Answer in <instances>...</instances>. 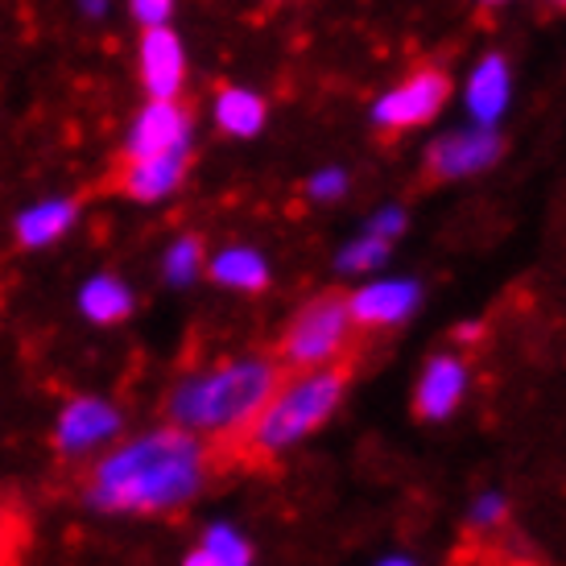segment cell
I'll list each match as a JSON object with an SVG mask.
<instances>
[{"label":"cell","instance_id":"cell-4","mask_svg":"<svg viewBox=\"0 0 566 566\" xmlns=\"http://www.w3.org/2000/svg\"><path fill=\"white\" fill-rule=\"evenodd\" d=\"M360 335L347 306V294L327 290L318 298L302 302L290 315L282 339H277V360L290 373H306V368H327V364H356L360 352Z\"/></svg>","mask_w":566,"mask_h":566},{"label":"cell","instance_id":"cell-21","mask_svg":"<svg viewBox=\"0 0 566 566\" xmlns=\"http://www.w3.org/2000/svg\"><path fill=\"white\" fill-rule=\"evenodd\" d=\"M128 9L142 21V30H149V25H170L174 0H128Z\"/></svg>","mask_w":566,"mask_h":566},{"label":"cell","instance_id":"cell-10","mask_svg":"<svg viewBox=\"0 0 566 566\" xmlns=\"http://www.w3.org/2000/svg\"><path fill=\"white\" fill-rule=\"evenodd\" d=\"M142 83L149 99H174L182 95V83H187V54H182V42L170 25H149L142 33Z\"/></svg>","mask_w":566,"mask_h":566},{"label":"cell","instance_id":"cell-25","mask_svg":"<svg viewBox=\"0 0 566 566\" xmlns=\"http://www.w3.org/2000/svg\"><path fill=\"white\" fill-rule=\"evenodd\" d=\"M501 513H504L501 496H488V501L475 504V521H480V525H488V517H501Z\"/></svg>","mask_w":566,"mask_h":566},{"label":"cell","instance_id":"cell-12","mask_svg":"<svg viewBox=\"0 0 566 566\" xmlns=\"http://www.w3.org/2000/svg\"><path fill=\"white\" fill-rule=\"evenodd\" d=\"M347 306H352V318L360 331H380V327H397L413 315L418 306V285L413 282H377L364 285L356 294H347Z\"/></svg>","mask_w":566,"mask_h":566},{"label":"cell","instance_id":"cell-13","mask_svg":"<svg viewBox=\"0 0 566 566\" xmlns=\"http://www.w3.org/2000/svg\"><path fill=\"white\" fill-rule=\"evenodd\" d=\"M80 220V199H50L17 216V244L21 249H50L75 228Z\"/></svg>","mask_w":566,"mask_h":566},{"label":"cell","instance_id":"cell-17","mask_svg":"<svg viewBox=\"0 0 566 566\" xmlns=\"http://www.w3.org/2000/svg\"><path fill=\"white\" fill-rule=\"evenodd\" d=\"M504 99H509V66H504L501 54H488L484 63L475 66L472 83H468V104L488 125L504 112Z\"/></svg>","mask_w":566,"mask_h":566},{"label":"cell","instance_id":"cell-19","mask_svg":"<svg viewBox=\"0 0 566 566\" xmlns=\"http://www.w3.org/2000/svg\"><path fill=\"white\" fill-rule=\"evenodd\" d=\"M203 546H207V551L220 554L223 563L252 566V546L237 534V530H232V525H211V530L203 534Z\"/></svg>","mask_w":566,"mask_h":566},{"label":"cell","instance_id":"cell-24","mask_svg":"<svg viewBox=\"0 0 566 566\" xmlns=\"http://www.w3.org/2000/svg\"><path fill=\"white\" fill-rule=\"evenodd\" d=\"M182 566H232V563H223L220 554H216V551H207L203 542H199V546H195V551L187 554V563H182Z\"/></svg>","mask_w":566,"mask_h":566},{"label":"cell","instance_id":"cell-5","mask_svg":"<svg viewBox=\"0 0 566 566\" xmlns=\"http://www.w3.org/2000/svg\"><path fill=\"white\" fill-rule=\"evenodd\" d=\"M125 434V413L120 406H112L108 397H71L59 409V422H54V455L63 468L83 472L95 455H104L112 442H120Z\"/></svg>","mask_w":566,"mask_h":566},{"label":"cell","instance_id":"cell-20","mask_svg":"<svg viewBox=\"0 0 566 566\" xmlns=\"http://www.w3.org/2000/svg\"><path fill=\"white\" fill-rule=\"evenodd\" d=\"M385 256H389V240L377 237V232H368V237L356 240V244L344 252V269H373V265H380Z\"/></svg>","mask_w":566,"mask_h":566},{"label":"cell","instance_id":"cell-9","mask_svg":"<svg viewBox=\"0 0 566 566\" xmlns=\"http://www.w3.org/2000/svg\"><path fill=\"white\" fill-rule=\"evenodd\" d=\"M190 166V149L182 154H161V158H116L104 187L125 195L133 203H158L182 187Z\"/></svg>","mask_w":566,"mask_h":566},{"label":"cell","instance_id":"cell-7","mask_svg":"<svg viewBox=\"0 0 566 566\" xmlns=\"http://www.w3.org/2000/svg\"><path fill=\"white\" fill-rule=\"evenodd\" d=\"M190 125L195 108L182 95L174 99H149L137 120L128 125V137L116 158H161V154H182L190 149Z\"/></svg>","mask_w":566,"mask_h":566},{"label":"cell","instance_id":"cell-26","mask_svg":"<svg viewBox=\"0 0 566 566\" xmlns=\"http://www.w3.org/2000/svg\"><path fill=\"white\" fill-rule=\"evenodd\" d=\"M385 566H413V563H406V558H389Z\"/></svg>","mask_w":566,"mask_h":566},{"label":"cell","instance_id":"cell-15","mask_svg":"<svg viewBox=\"0 0 566 566\" xmlns=\"http://www.w3.org/2000/svg\"><path fill=\"white\" fill-rule=\"evenodd\" d=\"M207 277L216 285L240 290V294H261L269 285V265H265V256L252 249H223L220 256H211Z\"/></svg>","mask_w":566,"mask_h":566},{"label":"cell","instance_id":"cell-16","mask_svg":"<svg viewBox=\"0 0 566 566\" xmlns=\"http://www.w3.org/2000/svg\"><path fill=\"white\" fill-rule=\"evenodd\" d=\"M265 99L256 92H244V87H220L216 95V125L228 133V137H256L265 128Z\"/></svg>","mask_w":566,"mask_h":566},{"label":"cell","instance_id":"cell-14","mask_svg":"<svg viewBox=\"0 0 566 566\" xmlns=\"http://www.w3.org/2000/svg\"><path fill=\"white\" fill-rule=\"evenodd\" d=\"M80 311L95 327H116V323H125V318L137 311V298H133V290H128L120 277L99 273V277H92V282L80 290Z\"/></svg>","mask_w":566,"mask_h":566},{"label":"cell","instance_id":"cell-3","mask_svg":"<svg viewBox=\"0 0 566 566\" xmlns=\"http://www.w3.org/2000/svg\"><path fill=\"white\" fill-rule=\"evenodd\" d=\"M352 373H356V364H327V368L290 373L282 380V389L269 397V406L256 413V422L220 455V472L223 468H265L269 459H277L294 442L315 434L339 409Z\"/></svg>","mask_w":566,"mask_h":566},{"label":"cell","instance_id":"cell-27","mask_svg":"<svg viewBox=\"0 0 566 566\" xmlns=\"http://www.w3.org/2000/svg\"><path fill=\"white\" fill-rule=\"evenodd\" d=\"M551 4H554V9H566V0H551Z\"/></svg>","mask_w":566,"mask_h":566},{"label":"cell","instance_id":"cell-11","mask_svg":"<svg viewBox=\"0 0 566 566\" xmlns=\"http://www.w3.org/2000/svg\"><path fill=\"white\" fill-rule=\"evenodd\" d=\"M468 389V364L459 356H434L426 364L422 380H418V394H413V413L426 422H442L447 413H455V406L463 401Z\"/></svg>","mask_w":566,"mask_h":566},{"label":"cell","instance_id":"cell-6","mask_svg":"<svg viewBox=\"0 0 566 566\" xmlns=\"http://www.w3.org/2000/svg\"><path fill=\"white\" fill-rule=\"evenodd\" d=\"M447 99H451V80L442 71H434V66H426V71L397 83L394 92L380 95L377 108H373V120H377L380 133L397 137L406 128L430 125L447 108Z\"/></svg>","mask_w":566,"mask_h":566},{"label":"cell","instance_id":"cell-22","mask_svg":"<svg viewBox=\"0 0 566 566\" xmlns=\"http://www.w3.org/2000/svg\"><path fill=\"white\" fill-rule=\"evenodd\" d=\"M344 187H347L344 174L327 170V174H318L315 182H311V195H315V199H339V195H344Z\"/></svg>","mask_w":566,"mask_h":566},{"label":"cell","instance_id":"cell-28","mask_svg":"<svg viewBox=\"0 0 566 566\" xmlns=\"http://www.w3.org/2000/svg\"><path fill=\"white\" fill-rule=\"evenodd\" d=\"M484 4H504V0H484Z\"/></svg>","mask_w":566,"mask_h":566},{"label":"cell","instance_id":"cell-8","mask_svg":"<svg viewBox=\"0 0 566 566\" xmlns=\"http://www.w3.org/2000/svg\"><path fill=\"white\" fill-rule=\"evenodd\" d=\"M504 154V137L492 128H475V133H455V137H439L426 149V182H455L468 174H480L496 166Z\"/></svg>","mask_w":566,"mask_h":566},{"label":"cell","instance_id":"cell-2","mask_svg":"<svg viewBox=\"0 0 566 566\" xmlns=\"http://www.w3.org/2000/svg\"><path fill=\"white\" fill-rule=\"evenodd\" d=\"M285 377L290 368L277 356H240V360L216 364L174 385L166 397V418L207 439L211 463L220 472V455L256 422V413L282 389Z\"/></svg>","mask_w":566,"mask_h":566},{"label":"cell","instance_id":"cell-23","mask_svg":"<svg viewBox=\"0 0 566 566\" xmlns=\"http://www.w3.org/2000/svg\"><path fill=\"white\" fill-rule=\"evenodd\" d=\"M401 223H406V216H401V211H385V216L373 223V232H377V237H385V240H394L397 232H401Z\"/></svg>","mask_w":566,"mask_h":566},{"label":"cell","instance_id":"cell-1","mask_svg":"<svg viewBox=\"0 0 566 566\" xmlns=\"http://www.w3.org/2000/svg\"><path fill=\"white\" fill-rule=\"evenodd\" d=\"M216 475L207 439L182 426H158L137 439L112 442L83 472L75 488L87 509L108 517H174Z\"/></svg>","mask_w":566,"mask_h":566},{"label":"cell","instance_id":"cell-18","mask_svg":"<svg viewBox=\"0 0 566 566\" xmlns=\"http://www.w3.org/2000/svg\"><path fill=\"white\" fill-rule=\"evenodd\" d=\"M199 269H203V240L199 237L174 240L170 252H166V277L174 285H187L199 277Z\"/></svg>","mask_w":566,"mask_h":566}]
</instances>
